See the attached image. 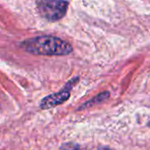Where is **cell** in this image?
Returning <instances> with one entry per match:
<instances>
[{
	"instance_id": "cell-5",
	"label": "cell",
	"mask_w": 150,
	"mask_h": 150,
	"mask_svg": "<svg viewBox=\"0 0 150 150\" xmlns=\"http://www.w3.org/2000/svg\"><path fill=\"white\" fill-rule=\"evenodd\" d=\"M70 150H81L78 146H73L72 148H71Z\"/></svg>"
},
{
	"instance_id": "cell-3",
	"label": "cell",
	"mask_w": 150,
	"mask_h": 150,
	"mask_svg": "<svg viewBox=\"0 0 150 150\" xmlns=\"http://www.w3.org/2000/svg\"><path fill=\"white\" fill-rule=\"evenodd\" d=\"M78 78H74L71 79L65 86L64 88L60 90L57 93L50 95L46 97H44L40 103V107L41 109L43 110H47V109H50L53 107H56L57 105H60L62 103H64V102H66L69 97H70V90L71 89V88L73 87V85L76 84V82L78 81Z\"/></svg>"
},
{
	"instance_id": "cell-2",
	"label": "cell",
	"mask_w": 150,
	"mask_h": 150,
	"mask_svg": "<svg viewBox=\"0 0 150 150\" xmlns=\"http://www.w3.org/2000/svg\"><path fill=\"white\" fill-rule=\"evenodd\" d=\"M68 8V3L64 0H39L37 11L44 19L56 21L62 19Z\"/></svg>"
},
{
	"instance_id": "cell-4",
	"label": "cell",
	"mask_w": 150,
	"mask_h": 150,
	"mask_svg": "<svg viewBox=\"0 0 150 150\" xmlns=\"http://www.w3.org/2000/svg\"><path fill=\"white\" fill-rule=\"evenodd\" d=\"M108 96H109V93H108V92H104V93H103V94H101V95L97 96L94 100H92V101H90V102H88V103H85V104H84V106H88V105H90L92 103H100V102L103 101L104 99H106Z\"/></svg>"
},
{
	"instance_id": "cell-6",
	"label": "cell",
	"mask_w": 150,
	"mask_h": 150,
	"mask_svg": "<svg viewBox=\"0 0 150 150\" xmlns=\"http://www.w3.org/2000/svg\"><path fill=\"white\" fill-rule=\"evenodd\" d=\"M99 150H109L108 148H100Z\"/></svg>"
},
{
	"instance_id": "cell-1",
	"label": "cell",
	"mask_w": 150,
	"mask_h": 150,
	"mask_svg": "<svg viewBox=\"0 0 150 150\" xmlns=\"http://www.w3.org/2000/svg\"><path fill=\"white\" fill-rule=\"evenodd\" d=\"M21 47L28 53L41 56H64L72 51L69 42L51 35L27 39L21 42Z\"/></svg>"
}]
</instances>
